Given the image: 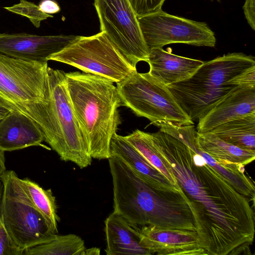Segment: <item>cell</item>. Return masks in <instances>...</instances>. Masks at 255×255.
I'll return each instance as SVG.
<instances>
[{"mask_svg":"<svg viewBox=\"0 0 255 255\" xmlns=\"http://www.w3.org/2000/svg\"><path fill=\"white\" fill-rule=\"evenodd\" d=\"M107 255H150L140 244V228L114 212L105 221Z\"/></svg>","mask_w":255,"mask_h":255,"instance_id":"obj_18","label":"cell"},{"mask_svg":"<svg viewBox=\"0 0 255 255\" xmlns=\"http://www.w3.org/2000/svg\"><path fill=\"white\" fill-rule=\"evenodd\" d=\"M44 135L37 124L27 116L11 112L0 121V149L11 151L39 146L50 150L42 143Z\"/></svg>","mask_w":255,"mask_h":255,"instance_id":"obj_16","label":"cell"},{"mask_svg":"<svg viewBox=\"0 0 255 255\" xmlns=\"http://www.w3.org/2000/svg\"><path fill=\"white\" fill-rule=\"evenodd\" d=\"M1 178L4 191L0 219L11 241L23 254L52 234L15 172L6 170Z\"/></svg>","mask_w":255,"mask_h":255,"instance_id":"obj_8","label":"cell"},{"mask_svg":"<svg viewBox=\"0 0 255 255\" xmlns=\"http://www.w3.org/2000/svg\"><path fill=\"white\" fill-rule=\"evenodd\" d=\"M4 151L0 149V178L6 171Z\"/></svg>","mask_w":255,"mask_h":255,"instance_id":"obj_29","label":"cell"},{"mask_svg":"<svg viewBox=\"0 0 255 255\" xmlns=\"http://www.w3.org/2000/svg\"><path fill=\"white\" fill-rule=\"evenodd\" d=\"M100 249L97 247H93L85 249L83 255H99Z\"/></svg>","mask_w":255,"mask_h":255,"instance_id":"obj_30","label":"cell"},{"mask_svg":"<svg viewBox=\"0 0 255 255\" xmlns=\"http://www.w3.org/2000/svg\"><path fill=\"white\" fill-rule=\"evenodd\" d=\"M11 112L6 107L0 105V121L9 114Z\"/></svg>","mask_w":255,"mask_h":255,"instance_id":"obj_31","label":"cell"},{"mask_svg":"<svg viewBox=\"0 0 255 255\" xmlns=\"http://www.w3.org/2000/svg\"><path fill=\"white\" fill-rule=\"evenodd\" d=\"M196 137L201 148L223 165L245 166L255 158V151L244 149L226 142L211 132L199 133L197 131Z\"/></svg>","mask_w":255,"mask_h":255,"instance_id":"obj_19","label":"cell"},{"mask_svg":"<svg viewBox=\"0 0 255 255\" xmlns=\"http://www.w3.org/2000/svg\"><path fill=\"white\" fill-rule=\"evenodd\" d=\"M137 18L148 50L172 43L215 46V34L205 22L171 15L162 9Z\"/></svg>","mask_w":255,"mask_h":255,"instance_id":"obj_11","label":"cell"},{"mask_svg":"<svg viewBox=\"0 0 255 255\" xmlns=\"http://www.w3.org/2000/svg\"><path fill=\"white\" fill-rule=\"evenodd\" d=\"M3 8L9 12L27 17L36 28L40 26L42 21L53 17L51 14L41 11L38 5L34 2L27 0H20L18 3Z\"/></svg>","mask_w":255,"mask_h":255,"instance_id":"obj_24","label":"cell"},{"mask_svg":"<svg viewBox=\"0 0 255 255\" xmlns=\"http://www.w3.org/2000/svg\"><path fill=\"white\" fill-rule=\"evenodd\" d=\"M112 155L125 162L145 183L154 189L162 191L178 192L181 189L174 186L165 176L153 167L125 138L115 133L111 140Z\"/></svg>","mask_w":255,"mask_h":255,"instance_id":"obj_15","label":"cell"},{"mask_svg":"<svg viewBox=\"0 0 255 255\" xmlns=\"http://www.w3.org/2000/svg\"><path fill=\"white\" fill-rule=\"evenodd\" d=\"M22 185L32 204L44 218L50 232L56 234L60 219L57 214L55 197L50 189H44L29 178L21 179Z\"/></svg>","mask_w":255,"mask_h":255,"instance_id":"obj_22","label":"cell"},{"mask_svg":"<svg viewBox=\"0 0 255 255\" xmlns=\"http://www.w3.org/2000/svg\"><path fill=\"white\" fill-rule=\"evenodd\" d=\"M67 86L80 128L92 158L108 159L110 143L121 119L117 87L103 77L78 71L65 73Z\"/></svg>","mask_w":255,"mask_h":255,"instance_id":"obj_3","label":"cell"},{"mask_svg":"<svg viewBox=\"0 0 255 255\" xmlns=\"http://www.w3.org/2000/svg\"><path fill=\"white\" fill-rule=\"evenodd\" d=\"M245 17L250 27L255 30V0H245L243 6Z\"/></svg>","mask_w":255,"mask_h":255,"instance_id":"obj_27","label":"cell"},{"mask_svg":"<svg viewBox=\"0 0 255 255\" xmlns=\"http://www.w3.org/2000/svg\"><path fill=\"white\" fill-rule=\"evenodd\" d=\"M48 78L49 111L44 141L62 160L72 162L81 169L87 167L92 158L73 109L65 73L48 67Z\"/></svg>","mask_w":255,"mask_h":255,"instance_id":"obj_6","label":"cell"},{"mask_svg":"<svg viewBox=\"0 0 255 255\" xmlns=\"http://www.w3.org/2000/svg\"><path fill=\"white\" fill-rule=\"evenodd\" d=\"M137 17L161 9L165 0H128Z\"/></svg>","mask_w":255,"mask_h":255,"instance_id":"obj_25","label":"cell"},{"mask_svg":"<svg viewBox=\"0 0 255 255\" xmlns=\"http://www.w3.org/2000/svg\"><path fill=\"white\" fill-rule=\"evenodd\" d=\"M4 186L1 178H0V216L1 214V207L3 195Z\"/></svg>","mask_w":255,"mask_h":255,"instance_id":"obj_32","label":"cell"},{"mask_svg":"<svg viewBox=\"0 0 255 255\" xmlns=\"http://www.w3.org/2000/svg\"><path fill=\"white\" fill-rule=\"evenodd\" d=\"M0 255H23L10 240L0 219Z\"/></svg>","mask_w":255,"mask_h":255,"instance_id":"obj_26","label":"cell"},{"mask_svg":"<svg viewBox=\"0 0 255 255\" xmlns=\"http://www.w3.org/2000/svg\"><path fill=\"white\" fill-rule=\"evenodd\" d=\"M255 113V85L238 86L220 100L198 121L197 131H210L227 122Z\"/></svg>","mask_w":255,"mask_h":255,"instance_id":"obj_14","label":"cell"},{"mask_svg":"<svg viewBox=\"0 0 255 255\" xmlns=\"http://www.w3.org/2000/svg\"><path fill=\"white\" fill-rule=\"evenodd\" d=\"M151 133L193 215L200 246L208 255L248 254L255 234L250 200L209 165L194 145L193 125L171 124Z\"/></svg>","mask_w":255,"mask_h":255,"instance_id":"obj_1","label":"cell"},{"mask_svg":"<svg viewBox=\"0 0 255 255\" xmlns=\"http://www.w3.org/2000/svg\"><path fill=\"white\" fill-rule=\"evenodd\" d=\"M255 85V60L232 53L203 62L189 79L167 86L179 106L194 122L238 86Z\"/></svg>","mask_w":255,"mask_h":255,"instance_id":"obj_4","label":"cell"},{"mask_svg":"<svg viewBox=\"0 0 255 255\" xmlns=\"http://www.w3.org/2000/svg\"><path fill=\"white\" fill-rule=\"evenodd\" d=\"M116 84L122 104L136 116L147 119L154 125L160 122L194 125L168 87L148 73L135 70Z\"/></svg>","mask_w":255,"mask_h":255,"instance_id":"obj_7","label":"cell"},{"mask_svg":"<svg viewBox=\"0 0 255 255\" xmlns=\"http://www.w3.org/2000/svg\"><path fill=\"white\" fill-rule=\"evenodd\" d=\"M48 60L70 65L84 73L98 75L116 83L136 70L103 31L92 36H78Z\"/></svg>","mask_w":255,"mask_h":255,"instance_id":"obj_9","label":"cell"},{"mask_svg":"<svg viewBox=\"0 0 255 255\" xmlns=\"http://www.w3.org/2000/svg\"><path fill=\"white\" fill-rule=\"evenodd\" d=\"M38 5L41 11L51 15L57 13L61 10L58 3L54 0H42Z\"/></svg>","mask_w":255,"mask_h":255,"instance_id":"obj_28","label":"cell"},{"mask_svg":"<svg viewBox=\"0 0 255 255\" xmlns=\"http://www.w3.org/2000/svg\"><path fill=\"white\" fill-rule=\"evenodd\" d=\"M124 137L149 163L161 172L174 186L180 189L169 164L156 147L151 133L136 129Z\"/></svg>","mask_w":255,"mask_h":255,"instance_id":"obj_23","label":"cell"},{"mask_svg":"<svg viewBox=\"0 0 255 255\" xmlns=\"http://www.w3.org/2000/svg\"><path fill=\"white\" fill-rule=\"evenodd\" d=\"M108 160L114 212L139 228L154 226L196 231L193 215L182 190H156L117 156L112 155Z\"/></svg>","mask_w":255,"mask_h":255,"instance_id":"obj_2","label":"cell"},{"mask_svg":"<svg viewBox=\"0 0 255 255\" xmlns=\"http://www.w3.org/2000/svg\"><path fill=\"white\" fill-rule=\"evenodd\" d=\"M209 132L241 148L255 151V113L224 123Z\"/></svg>","mask_w":255,"mask_h":255,"instance_id":"obj_20","label":"cell"},{"mask_svg":"<svg viewBox=\"0 0 255 255\" xmlns=\"http://www.w3.org/2000/svg\"><path fill=\"white\" fill-rule=\"evenodd\" d=\"M48 65L0 53V105L32 119L44 131L49 99Z\"/></svg>","mask_w":255,"mask_h":255,"instance_id":"obj_5","label":"cell"},{"mask_svg":"<svg viewBox=\"0 0 255 255\" xmlns=\"http://www.w3.org/2000/svg\"><path fill=\"white\" fill-rule=\"evenodd\" d=\"M148 72L167 87L189 79L203 64V61L176 55L162 48L149 50Z\"/></svg>","mask_w":255,"mask_h":255,"instance_id":"obj_17","label":"cell"},{"mask_svg":"<svg viewBox=\"0 0 255 255\" xmlns=\"http://www.w3.org/2000/svg\"><path fill=\"white\" fill-rule=\"evenodd\" d=\"M78 37L0 33V53L25 61L46 63L50 56L63 49Z\"/></svg>","mask_w":255,"mask_h":255,"instance_id":"obj_12","label":"cell"},{"mask_svg":"<svg viewBox=\"0 0 255 255\" xmlns=\"http://www.w3.org/2000/svg\"><path fill=\"white\" fill-rule=\"evenodd\" d=\"M104 32L129 64L147 62L149 50L144 40L137 17L128 0H94Z\"/></svg>","mask_w":255,"mask_h":255,"instance_id":"obj_10","label":"cell"},{"mask_svg":"<svg viewBox=\"0 0 255 255\" xmlns=\"http://www.w3.org/2000/svg\"><path fill=\"white\" fill-rule=\"evenodd\" d=\"M84 241L75 234H51L42 241L26 248L23 255H83Z\"/></svg>","mask_w":255,"mask_h":255,"instance_id":"obj_21","label":"cell"},{"mask_svg":"<svg viewBox=\"0 0 255 255\" xmlns=\"http://www.w3.org/2000/svg\"><path fill=\"white\" fill-rule=\"evenodd\" d=\"M140 244L150 255H208L194 231L144 226L140 228Z\"/></svg>","mask_w":255,"mask_h":255,"instance_id":"obj_13","label":"cell"}]
</instances>
